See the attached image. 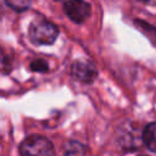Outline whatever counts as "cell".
I'll use <instances>...</instances> for the list:
<instances>
[{
    "mask_svg": "<svg viewBox=\"0 0 156 156\" xmlns=\"http://www.w3.org/2000/svg\"><path fill=\"white\" fill-rule=\"evenodd\" d=\"M22 156H55L54 145L41 135H29L20 145Z\"/></svg>",
    "mask_w": 156,
    "mask_h": 156,
    "instance_id": "2",
    "label": "cell"
},
{
    "mask_svg": "<svg viewBox=\"0 0 156 156\" xmlns=\"http://www.w3.org/2000/svg\"><path fill=\"white\" fill-rule=\"evenodd\" d=\"M71 73L74 79L83 83H91L98 76V71L95 66L85 60L74 61L71 67Z\"/></svg>",
    "mask_w": 156,
    "mask_h": 156,
    "instance_id": "4",
    "label": "cell"
},
{
    "mask_svg": "<svg viewBox=\"0 0 156 156\" xmlns=\"http://www.w3.org/2000/svg\"><path fill=\"white\" fill-rule=\"evenodd\" d=\"M30 69L35 72H46L49 69V66L44 60H34L30 63Z\"/></svg>",
    "mask_w": 156,
    "mask_h": 156,
    "instance_id": "8",
    "label": "cell"
},
{
    "mask_svg": "<svg viewBox=\"0 0 156 156\" xmlns=\"http://www.w3.org/2000/svg\"><path fill=\"white\" fill-rule=\"evenodd\" d=\"M28 35L35 45H51L58 37V28L48 20L38 18L30 23Z\"/></svg>",
    "mask_w": 156,
    "mask_h": 156,
    "instance_id": "1",
    "label": "cell"
},
{
    "mask_svg": "<svg viewBox=\"0 0 156 156\" xmlns=\"http://www.w3.org/2000/svg\"><path fill=\"white\" fill-rule=\"evenodd\" d=\"M134 23H135V26L147 37V39L152 43V45H156V27L151 26V24L147 23V22L140 21V20L134 21Z\"/></svg>",
    "mask_w": 156,
    "mask_h": 156,
    "instance_id": "6",
    "label": "cell"
},
{
    "mask_svg": "<svg viewBox=\"0 0 156 156\" xmlns=\"http://www.w3.org/2000/svg\"><path fill=\"white\" fill-rule=\"evenodd\" d=\"M10 68H11V65H10L9 58H7V55L0 48V72H9Z\"/></svg>",
    "mask_w": 156,
    "mask_h": 156,
    "instance_id": "9",
    "label": "cell"
},
{
    "mask_svg": "<svg viewBox=\"0 0 156 156\" xmlns=\"http://www.w3.org/2000/svg\"><path fill=\"white\" fill-rule=\"evenodd\" d=\"M63 10L76 23H83L90 15V5L84 0H68L65 4Z\"/></svg>",
    "mask_w": 156,
    "mask_h": 156,
    "instance_id": "3",
    "label": "cell"
},
{
    "mask_svg": "<svg viewBox=\"0 0 156 156\" xmlns=\"http://www.w3.org/2000/svg\"><path fill=\"white\" fill-rule=\"evenodd\" d=\"M143 141L149 150L156 152V122L149 123L143 132Z\"/></svg>",
    "mask_w": 156,
    "mask_h": 156,
    "instance_id": "5",
    "label": "cell"
},
{
    "mask_svg": "<svg viewBox=\"0 0 156 156\" xmlns=\"http://www.w3.org/2000/svg\"><path fill=\"white\" fill-rule=\"evenodd\" d=\"M141 2H145V4H156V0H139Z\"/></svg>",
    "mask_w": 156,
    "mask_h": 156,
    "instance_id": "10",
    "label": "cell"
},
{
    "mask_svg": "<svg viewBox=\"0 0 156 156\" xmlns=\"http://www.w3.org/2000/svg\"><path fill=\"white\" fill-rule=\"evenodd\" d=\"M6 5L15 11H24L29 9L32 0H5Z\"/></svg>",
    "mask_w": 156,
    "mask_h": 156,
    "instance_id": "7",
    "label": "cell"
}]
</instances>
